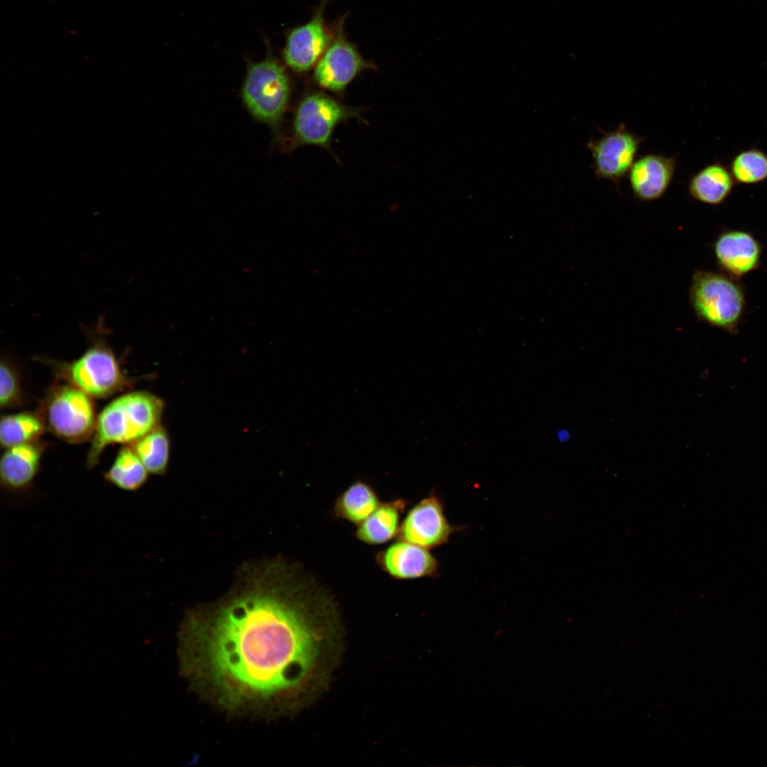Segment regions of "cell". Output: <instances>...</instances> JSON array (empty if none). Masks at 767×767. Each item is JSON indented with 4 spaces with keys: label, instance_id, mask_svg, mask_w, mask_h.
Masks as SVG:
<instances>
[{
    "label": "cell",
    "instance_id": "obj_1",
    "mask_svg": "<svg viewBox=\"0 0 767 767\" xmlns=\"http://www.w3.org/2000/svg\"><path fill=\"white\" fill-rule=\"evenodd\" d=\"M335 614L333 597L317 580L272 567L267 580L187 617L180 635L183 673L229 713L285 710L309 683Z\"/></svg>",
    "mask_w": 767,
    "mask_h": 767
},
{
    "label": "cell",
    "instance_id": "obj_2",
    "mask_svg": "<svg viewBox=\"0 0 767 767\" xmlns=\"http://www.w3.org/2000/svg\"><path fill=\"white\" fill-rule=\"evenodd\" d=\"M164 403L146 391H134L113 400L99 415L87 466L93 467L104 448L113 443H133L159 425Z\"/></svg>",
    "mask_w": 767,
    "mask_h": 767
},
{
    "label": "cell",
    "instance_id": "obj_3",
    "mask_svg": "<svg viewBox=\"0 0 767 767\" xmlns=\"http://www.w3.org/2000/svg\"><path fill=\"white\" fill-rule=\"evenodd\" d=\"M291 94L289 75L277 58L268 54L249 63L241 89L243 104L256 121L267 125L276 136Z\"/></svg>",
    "mask_w": 767,
    "mask_h": 767
},
{
    "label": "cell",
    "instance_id": "obj_4",
    "mask_svg": "<svg viewBox=\"0 0 767 767\" xmlns=\"http://www.w3.org/2000/svg\"><path fill=\"white\" fill-rule=\"evenodd\" d=\"M690 300L699 318L726 330L737 332L745 308V295L736 279L726 273L697 271L692 278Z\"/></svg>",
    "mask_w": 767,
    "mask_h": 767
},
{
    "label": "cell",
    "instance_id": "obj_5",
    "mask_svg": "<svg viewBox=\"0 0 767 767\" xmlns=\"http://www.w3.org/2000/svg\"><path fill=\"white\" fill-rule=\"evenodd\" d=\"M352 119H361L359 109L348 107L322 92L305 94L298 102L292 123V147L316 146L332 151L335 127Z\"/></svg>",
    "mask_w": 767,
    "mask_h": 767
},
{
    "label": "cell",
    "instance_id": "obj_6",
    "mask_svg": "<svg viewBox=\"0 0 767 767\" xmlns=\"http://www.w3.org/2000/svg\"><path fill=\"white\" fill-rule=\"evenodd\" d=\"M88 394L74 385H65L48 396L41 416L45 425L67 441L85 440L94 433L96 421Z\"/></svg>",
    "mask_w": 767,
    "mask_h": 767
},
{
    "label": "cell",
    "instance_id": "obj_7",
    "mask_svg": "<svg viewBox=\"0 0 767 767\" xmlns=\"http://www.w3.org/2000/svg\"><path fill=\"white\" fill-rule=\"evenodd\" d=\"M70 383L91 397L104 398L124 388L127 381L111 349L97 339L64 374Z\"/></svg>",
    "mask_w": 767,
    "mask_h": 767
},
{
    "label": "cell",
    "instance_id": "obj_8",
    "mask_svg": "<svg viewBox=\"0 0 767 767\" xmlns=\"http://www.w3.org/2000/svg\"><path fill=\"white\" fill-rule=\"evenodd\" d=\"M344 22L343 18L336 23L332 41L313 72V79L319 87L337 94L344 92L359 74L375 67L347 38Z\"/></svg>",
    "mask_w": 767,
    "mask_h": 767
},
{
    "label": "cell",
    "instance_id": "obj_9",
    "mask_svg": "<svg viewBox=\"0 0 767 767\" xmlns=\"http://www.w3.org/2000/svg\"><path fill=\"white\" fill-rule=\"evenodd\" d=\"M329 1L322 0L310 21L287 33L282 57L292 71L304 73L315 67L331 43L333 31L325 20Z\"/></svg>",
    "mask_w": 767,
    "mask_h": 767
},
{
    "label": "cell",
    "instance_id": "obj_10",
    "mask_svg": "<svg viewBox=\"0 0 767 767\" xmlns=\"http://www.w3.org/2000/svg\"><path fill=\"white\" fill-rule=\"evenodd\" d=\"M643 141L624 124L604 132L597 140L591 139L587 146L591 151L596 177L618 183L629 172Z\"/></svg>",
    "mask_w": 767,
    "mask_h": 767
},
{
    "label": "cell",
    "instance_id": "obj_11",
    "mask_svg": "<svg viewBox=\"0 0 767 767\" xmlns=\"http://www.w3.org/2000/svg\"><path fill=\"white\" fill-rule=\"evenodd\" d=\"M455 531L440 499L430 494L414 505L400 526L397 538L430 549L446 543Z\"/></svg>",
    "mask_w": 767,
    "mask_h": 767
},
{
    "label": "cell",
    "instance_id": "obj_12",
    "mask_svg": "<svg viewBox=\"0 0 767 767\" xmlns=\"http://www.w3.org/2000/svg\"><path fill=\"white\" fill-rule=\"evenodd\" d=\"M380 568L396 580H413L437 574L438 562L427 548L398 540L376 556Z\"/></svg>",
    "mask_w": 767,
    "mask_h": 767
},
{
    "label": "cell",
    "instance_id": "obj_13",
    "mask_svg": "<svg viewBox=\"0 0 767 767\" xmlns=\"http://www.w3.org/2000/svg\"><path fill=\"white\" fill-rule=\"evenodd\" d=\"M42 447L35 441L6 448L0 461L3 489L13 495L28 496L38 472Z\"/></svg>",
    "mask_w": 767,
    "mask_h": 767
},
{
    "label": "cell",
    "instance_id": "obj_14",
    "mask_svg": "<svg viewBox=\"0 0 767 767\" xmlns=\"http://www.w3.org/2000/svg\"><path fill=\"white\" fill-rule=\"evenodd\" d=\"M717 263L728 276L736 279L758 268L761 247L754 236L739 230L722 233L714 244Z\"/></svg>",
    "mask_w": 767,
    "mask_h": 767
},
{
    "label": "cell",
    "instance_id": "obj_15",
    "mask_svg": "<svg viewBox=\"0 0 767 767\" xmlns=\"http://www.w3.org/2000/svg\"><path fill=\"white\" fill-rule=\"evenodd\" d=\"M676 165L675 157L648 154L635 161L629 172L634 195L643 201L660 198L668 187Z\"/></svg>",
    "mask_w": 767,
    "mask_h": 767
},
{
    "label": "cell",
    "instance_id": "obj_16",
    "mask_svg": "<svg viewBox=\"0 0 767 767\" xmlns=\"http://www.w3.org/2000/svg\"><path fill=\"white\" fill-rule=\"evenodd\" d=\"M408 501L398 499L381 503L378 508L362 523L355 532L362 543L377 545L386 543L398 535L400 520Z\"/></svg>",
    "mask_w": 767,
    "mask_h": 767
},
{
    "label": "cell",
    "instance_id": "obj_17",
    "mask_svg": "<svg viewBox=\"0 0 767 767\" xmlns=\"http://www.w3.org/2000/svg\"><path fill=\"white\" fill-rule=\"evenodd\" d=\"M735 183L729 168L722 163H714L701 169L691 178L689 192L694 199L716 205L729 196Z\"/></svg>",
    "mask_w": 767,
    "mask_h": 767
},
{
    "label": "cell",
    "instance_id": "obj_18",
    "mask_svg": "<svg viewBox=\"0 0 767 767\" xmlns=\"http://www.w3.org/2000/svg\"><path fill=\"white\" fill-rule=\"evenodd\" d=\"M378 494L369 484L357 481L337 499L333 512L339 518L355 525L366 520L380 505Z\"/></svg>",
    "mask_w": 767,
    "mask_h": 767
},
{
    "label": "cell",
    "instance_id": "obj_19",
    "mask_svg": "<svg viewBox=\"0 0 767 767\" xmlns=\"http://www.w3.org/2000/svg\"><path fill=\"white\" fill-rule=\"evenodd\" d=\"M148 472L131 446L119 451L104 479L124 491H134L146 482Z\"/></svg>",
    "mask_w": 767,
    "mask_h": 767
},
{
    "label": "cell",
    "instance_id": "obj_20",
    "mask_svg": "<svg viewBox=\"0 0 767 767\" xmlns=\"http://www.w3.org/2000/svg\"><path fill=\"white\" fill-rule=\"evenodd\" d=\"M131 447L149 473L157 475L165 473L169 459L170 442L164 428L158 425L131 443Z\"/></svg>",
    "mask_w": 767,
    "mask_h": 767
},
{
    "label": "cell",
    "instance_id": "obj_21",
    "mask_svg": "<svg viewBox=\"0 0 767 767\" xmlns=\"http://www.w3.org/2000/svg\"><path fill=\"white\" fill-rule=\"evenodd\" d=\"M41 417L30 413H20L2 416L0 423L1 445L8 448L32 441L45 429Z\"/></svg>",
    "mask_w": 767,
    "mask_h": 767
},
{
    "label": "cell",
    "instance_id": "obj_22",
    "mask_svg": "<svg viewBox=\"0 0 767 767\" xmlns=\"http://www.w3.org/2000/svg\"><path fill=\"white\" fill-rule=\"evenodd\" d=\"M729 168L736 183H759L767 179V154L755 148L742 151L734 157Z\"/></svg>",
    "mask_w": 767,
    "mask_h": 767
},
{
    "label": "cell",
    "instance_id": "obj_23",
    "mask_svg": "<svg viewBox=\"0 0 767 767\" xmlns=\"http://www.w3.org/2000/svg\"><path fill=\"white\" fill-rule=\"evenodd\" d=\"M21 398L17 375L10 364L1 361L0 364V406L1 408L16 404Z\"/></svg>",
    "mask_w": 767,
    "mask_h": 767
}]
</instances>
